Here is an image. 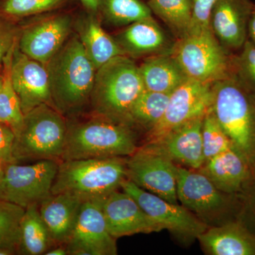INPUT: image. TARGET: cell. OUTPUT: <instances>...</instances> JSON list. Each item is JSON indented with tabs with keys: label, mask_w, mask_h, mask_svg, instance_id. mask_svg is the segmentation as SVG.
Here are the masks:
<instances>
[{
	"label": "cell",
	"mask_w": 255,
	"mask_h": 255,
	"mask_svg": "<svg viewBox=\"0 0 255 255\" xmlns=\"http://www.w3.org/2000/svg\"><path fill=\"white\" fill-rule=\"evenodd\" d=\"M45 66L53 105L60 113L78 112L90 101L97 70L80 38L65 41Z\"/></svg>",
	"instance_id": "6da1fadb"
},
{
	"label": "cell",
	"mask_w": 255,
	"mask_h": 255,
	"mask_svg": "<svg viewBox=\"0 0 255 255\" xmlns=\"http://www.w3.org/2000/svg\"><path fill=\"white\" fill-rule=\"evenodd\" d=\"M139 66L127 55H119L96 71L90 101L94 113L131 127L130 113L145 91Z\"/></svg>",
	"instance_id": "7a4b0ae2"
},
{
	"label": "cell",
	"mask_w": 255,
	"mask_h": 255,
	"mask_svg": "<svg viewBox=\"0 0 255 255\" xmlns=\"http://www.w3.org/2000/svg\"><path fill=\"white\" fill-rule=\"evenodd\" d=\"M211 110L233 147L255 167V96L233 74L212 85Z\"/></svg>",
	"instance_id": "3957f363"
},
{
	"label": "cell",
	"mask_w": 255,
	"mask_h": 255,
	"mask_svg": "<svg viewBox=\"0 0 255 255\" xmlns=\"http://www.w3.org/2000/svg\"><path fill=\"white\" fill-rule=\"evenodd\" d=\"M132 128L100 116L68 124L62 161L127 157L138 149Z\"/></svg>",
	"instance_id": "277c9868"
},
{
	"label": "cell",
	"mask_w": 255,
	"mask_h": 255,
	"mask_svg": "<svg viewBox=\"0 0 255 255\" xmlns=\"http://www.w3.org/2000/svg\"><path fill=\"white\" fill-rule=\"evenodd\" d=\"M127 157L62 161L51 194L68 193L83 201L103 199L128 179Z\"/></svg>",
	"instance_id": "5b68a950"
},
{
	"label": "cell",
	"mask_w": 255,
	"mask_h": 255,
	"mask_svg": "<svg viewBox=\"0 0 255 255\" xmlns=\"http://www.w3.org/2000/svg\"><path fill=\"white\" fill-rule=\"evenodd\" d=\"M68 123L63 114L48 105L38 106L24 114L22 127L16 135V163L26 161L62 162Z\"/></svg>",
	"instance_id": "8992f818"
},
{
	"label": "cell",
	"mask_w": 255,
	"mask_h": 255,
	"mask_svg": "<svg viewBox=\"0 0 255 255\" xmlns=\"http://www.w3.org/2000/svg\"><path fill=\"white\" fill-rule=\"evenodd\" d=\"M171 54L191 80L214 83L233 74V54L221 46L211 28L176 40Z\"/></svg>",
	"instance_id": "52a82bcc"
},
{
	"label": "cell",
	"mask_w": 255,
	"mask_h": 255,
	"mask_svg": "<svg viewBox=\"0 0 255 255\" xmlns=\"http://www.w3.org/2000/svg\"><path fill=\"white\" fill-rule=\"evenodd\" d=\"M60 162L36 161L33 163L4 164L0 199L26 209L38 204L51 194Z\"/></svg>",
	"instance_id": "ba28073f"
},
{
	"label": "cell",
	"mask_w": 255,
	"mask_h": 255,
	"mask_svg": "<svg viewBox=\"0 0 255 255\" xmlns=\"http://www.w3.org/2000/svg\"><path fill=\"white\" fill-rule=\"evenodd\" d=\"M212 85L187 79L174 90L163 117L147 132L145 143L158 140L193 119L204 117L212 103Z\"/></svg>",
	"instance_id": "9c48e42d"
},
{
	"label": "cell",
	"mask_w": 255,
	"mask_h": 255,
	"mask_svg": "<svg viewBox=\"0 0 255 255\" xmlns=\"http://www.w3.org/2000/svg\"><path fill=\"white\" fill-rule=\"evenodd\" d=\"M122 189L163 230H169L182 237L197 238L208 228L202 220L182 205L144 190L129 179L122 183Z\"/></svg>",
	"instance_id": "30bf717a"
},
{
	"label": "cell",
	"mask_w": 255,
	"mask_h": 255,
	"mask_svg": "<svg viewBox=\"0 0 255 255\" xmlns=\"http://www.w3.org/2000/svg\"><path fill=\"white\" fill-rule=\"evenodd\" d=\"M116 240L107 227L101 199L84 201L66 243L68 255H116Z\"/></svg>",
	"instance_id": "8fae6325"
},
{
	"label": "cell",
	"mask_w": 255,
	"mask_h": 255,
	"mask_svg": "<svg viewBox=\"0 0 255 255\" xmlns=\"http://www.w3.org/2000/svg\"><path fill=\"white\" fill-rule=\"evenodd\" d=\"M128 179L139 187L178 204L176 166L172 160L139 147L127 157Z\"/></svg>",
	"instance_id": "7c38bea8"
},
{
	"label": "cell",
	"mask_w": 255,
	"mask_h": 255,
	"mask_svg": "<svg viewBox=\"0 0 255 255\" xmlns=\"http://www.w3.org/2000/svg\"><path fill=\"white\" fill-rule=\"evenodd\" d=\"M11 81L23 114L42 105L54 107L48 70L15 47L11 70Z\"/></svg>",
	"instance_id": "4fadbf2b"
},
{
	"label": "cell",
	"mask_w": 255,
	"mask_h": 255,
	"mask_svg": "<svg viewBox=\"0 0 255 255\" xmlns=\"http://www.w3.org/2000/svg\"><path fill=\"white\" fill-rule=\"evenodd\" d=\"M204 117L193 119L141 147L164 156L175 164L200 169L205 163L202 145Z\"/></svg>",
	"instance_id": "5bb4252c"
},
{
	"label": "cell",
	"mask_w": 255,
	"mask_h": 255,
	"mask_svg": "<svg viewBox=\"0 0 255 255\" xmlns=\"http://www.w3.org/2000/svg\"><path fill=\"white\" fill-rule=\"evenodd\" d=\"M176 178L178 201L196 216H214L227 206L226 194L220 191L200 169L177 164Z\"/></svg>",
	"instance_id": "9a60e30c"
},
{
	"label": "cell",
	"mask_w": 255,
	"mask_h": 255,
	"mask_svg": "<svg viewBox=\"0 0 255 255\" xmlns=\"http://www.w3.org/2000/svg\"><path fill=\"white\" fill-rule=\"evenodd\" d=\"M101 206L109 231L116 239L163 230L125 191H112L101 199Z\"/></svg>",
	"instance_id": "2e32d148"
},
{
	"label": "cell",
	"mask_w": 255,
	"mask_h": 255,
	"mask_svg": "<svg viewBox=\"0 0 255 255\" xmlns=\"http://www.w3.org/2000/svg\"><path fill=\"white\" fill-rule=\"evenodd\" d=\"M71 23L68 14L43 18L23 30L18 48L29 58L46 65L66 41Z\"/></svg>",
	"instance_id": "e0dca14e"
},
{
	"label": "cell",
	"mask_w": 255,
	"mask_h": 255,
	"mask_svg": "<svg viewBox=\"0 0 255 255\" xmlns=\"http://www.w3.org/2000/svg\"><path fill=\"white\" fill-rule=\"evenodd\" d=\"M254 5L252 0H216L210 27L228 53H237L248 41V23Z\"/></svg>",
	"instance_id": "ac0fdd59"
},
{
	"label": "cell",
	"mask_w": 255,
	"mask_h": 255,
	"mask_svg": "<svg viewBox=\"0 0 255 255\" xmlns=\"http://www.w3.org/2000/svg\"><path fill=\"white\" fill-rule=\"evenodd\" d=\"M115 40L130 58L171 53L176 41L152 16L128 25Z\"/></svg>",
	"instance_id": "d6986e66"
},
{
	"label": "cell",
	"mask_w": 255,
	"mask_h": 255,
	"mask_svg": "<svg viewBox=\"0 0 255 255\" xmlns=\"http://www.w3.org/2000/svg\"><path fill=\"white\" fill-rule=\"evenodd\" d=\"M253 169L246 157L232 147L208 160L200 170L220 191L233 194L246 188Z\"/></svg>",
	"instance_id": "ffe728a7"
},
{
	"label": "cell",
	"mask_w": 255,
	"mask_h": 255,
	"mask_svg": "<svg viewBox=\"0 0 255 255\" xmlns=\"http://www.w3.org/2000/svg\"><path fill=\"white\" fill-rule=\"evenodd\" d=\"M83 200L68 193L50 194L38 205L55 246L65 245L71 236Z\"/></svg>",
	"instance_id": "44dd1931"
},
{
	"label": "cell",
	"mask_w": 255,
	"mask_h": 255,
	"mask_svg": "<svg viewBox=\"0 0 255 255\" xmlns=\"http://www.w3.org/2000/svg\"><path fill=\"white\" fill-rule=\"evenodd\" d=\"M197 239L210 255H255V235L240 223L207 228Z\"/></svg>",
	"instance_id": "7402d4cb"
},
{
	"label": "cell",
	"mask_w": 255,
	"mask_h": 255,
	"mask_svg": "<svg viewBox=\"0 0 255 255\" xmlns=\"http://www.w3.org/2000/svg\"><path fill=\"white\" fill-rule=\"evenodd\" d=\"M139 70L147 91L171 94L188 79L171 53L147 57Z\"/></svg>",
	"instance_id": "603a6c76"
},
{
	"label": "cell",
	"mask_w": 255,
	"mask_h": 255,
	"mask_svg": "<svg viewBox=\"0 0 255 255\" xmlns=\"http://www.w3.org/2000/svg\"><path fill=\"white\" fill-rule=\"evenodd\" d=\"M82 23L80 39L96 70L115 57L126 55L117 41L106 33L93 15L87 16Z\"/></svg>",
	"instance_id": "cb8c5ba5"
},
{
	"label": "cell",
	"mask_w": 255,
	"mask_h": 255,
	"mask_svg": "<svg viewBox=\"0 0 255 255\" xmlns=\"http://www.w3.org/2000/svg\"><path fill=\"white\" fill-rule=\"evenodd\" d=\"M19 255H41L55 247L38 204L25 209L19 228Z\"/></svg>",
	"instance_id": "d4e9b609"
},
{
	"label": "cell",
	"mask_w": 255,
	"mask_h": 255,
	"mask_svg": "<svg viewBox=\"0 0 255 255\" xmlns=\"http://www.w3.org/2000/svg\"><path fill=\"white\" fill-rule=\"evenodd\" d=\"M147 6L166 25L175 40L190 33L193 25L192 0H148Z\"/></svg>",
	"instance_id": "484cf974"
},
{
	"label": "cell",
	"mask_w": 255,
	"mask_h": 255,
	"mask_svg": "<svg viewBox=\"0 0 255 255\" xmlns=\"http://www.w3.org/2000/svg\"><path fill=\"white\" fill-rule=\"evenodd\" d=\"M15 43L3 61V82L0 88V122L11 128L15 135L22 127L24 114L11 81V70Z\"/></svg>",
	"instance_id": "4316f807"
},
{
	"label": "cell",
	"mask_w": 255,
	"mask_h": 255,
	"mask_svg": "<svg viewBox=\"0 0 255 255\" xmlns=\"http://www.w3.org/2000/svg\"><path fill=\"white\" fill-rule=\"evenodd\" d=\"M170 94L145 90L132 106L130 113L131 127L138 126L149 131L158 123L168 105Z\"/></svg>",
	"instance_id": "83f0119b"
},
{
	"label": "cell",
	"mask_w": 255,
	"mask_h": 255,
	"mask_svg": "<svg viewBox=\"0 0 255 255\" xmlns=\"http://www.w3.org/2000/svg\"><path fill=\"white\" fill-rule=\"evenodd\" d=\"M100 11L114 26H124L150 17L152 11L141 0H101Z\"/></svg>",
	"instance_id": "f1b7e54d"
},
{
	"label": "cell",
	"mask_w": 255,
	"mask_h": 255,
	"mask_svg": "<svg viewBox=\"0 0 255 255\" xmlns=\"http://www.w3.org/2000/svg\"><path fill=\"white\" fill-rule=\"evenodd\" d=\"M25 209L0 199V249L19 255V228Z\"/></svg>",
	"instance_id": "f546056e"
},
{
	"label": "cell",
	"mask_w": 255,
	"mask_h": 255,
	"mask_svg": "<svg viewBox=\"0 0 255 255\" xmlns=\"http://www.w3.org/2000/svg\"><path fill=\"white\" fill-rule=\"evenodd\" d=\"M202 145L205 162L233 147L211 110L204 116L202 124Z\"/></svg>",
	"instance_id": "4dcf8cb0"
},
{
	"label": "cell",
	"mask_w": 255,
	"mask_h": 255,
	"mask_svg": "<svg viewBox=\"0 0 255 255\" xmlns=\"http://www.w3.org/2000/svg\"><path fill=\"white\" fill-rule=\"evenodd\" d=\"M68 0H0V14L20 18L57 9Z\"/></svg>",
	"instance_id": "1f68e13d"
},
{
	"label": "cell",
	"mask_w": 255,
	"mask_h": 255,
	"mask_svg": "<svg viewBox=\"0 0 255 255\" xmlns=\"http://www.w3.org/2000/svg\"><path fill=\"white\" fill-rule=\"evenodd\" d=\"M233 74L255 96V46L247 41L239 51L232 55Z\"/></svg>",
	"instance_id": "d6a6232c"
},
{
	"label": "cell",
	"mask_w": 255,
	"mask_h": 255,
	"mask_svg": "<svg viewBox=\"0 0 255 255\" xmlns=\"http://www.w3.org/2000/svg\"><path fill=\"white\" fill-rule=\"evenodd\" d=\"M216 1V0H192L193 25L191 32L211 28L210 16Z\"/></svg>",
	"instance_id": "836d02e7"
},
{
	"label": "cell",
	"mask_w": 255,
	"mask_h": 255,
	"mask_svg": "<svg viewBox=\"0 0 255 255\" xmlns=\"http://www.w3.org/2000/svg\"><path fill=\"white\" fill-rule=\"evenodd\" d=\"M14 132L6 124L0 122V162L3 164L16 163L14 157Z\"/></svg>",
	"instance_id": "e575fe53"
},
{
	"label": "cell",
	"mask_w": 255,
	"mask_h": 255,
	"mask_svg": "<svg viewBox=\"0 0 255 255\" xmlns=\"http://www.w3.org/2000/svg\"><path fill=\"white\" fill-rule=\"evenodd\" d=\"M4 16L0 14V69L9 50L16 43V31L11 25L7 24Z\"/></svg>",
	"instance_id": "d590c367"
},
{
	"label": "cell",
	"mask_w": 255,
	"mask_h": 255,
	"mask_svg": "<svg viewBox=\"0 0 255 255\" xmlns=\"http://www.w3.org/2000/svg\"><path fill=\"white\" fill-rule=\"evenodd\" d=\"M80 1L89 12L96 14L100 11L101 0H80Z\"/></svg>",
	"instance_id": "8d00e7d4"
},
{
	"label": "cell",
	"mask_w": 255,
	"mask_h": 255,
	"mask_svg": "<svg viewBox=\"0 0 255 255\" xmlns=\"http://www.w3.org/2000/svg\"><path fill=\"white\" fill-rule=\"evenodd\" d=\"M248 40L255 46V4L248 23Z\"/></svg>",
	"instance_id": "74e56055"
},
{
	"label": "cell",
	"mask_w": 255,
	"mask_h": 255,
	"mask_svg": "<svg viewBox=\"0 0 255 255\" xmlns=\"http://www.w3.org/2000/svg\"><path fill=\"white\" fill-rule=\"evenodd\" d=\"M68 250L65 245H60L52 248L45 253V255H67Z\"/></svg>",
	"instance_id": "f35d334b"
},
{
	"label": "cell",
	"mask_w": 255,
	"mask_h": 255,
	"mask_svg": "<svg viewBox=\"0 0 255 255\" xmlns=\"http://www.w3.org/2000/svg\"><path fill=\"white\" fill-rule=\"evenodd\" d=\"M3 177H4V164L0 162V196H1V187H2Z\"/></svg>",
	"instance_id": "ab89813d"
},
{
	"label": "cell",
	"mask_w": 255,
	"mask_h": 255,
	"mask_svg": "<svg viewBox=\"0 0 255 255\" xmlns=\"http://www.w3.org/2000/svg\"><path fill=\"white\" fill-rule=\"evenodd\" d=\"M3 82V75L2 73H0V88H1V85H2Z\"/></svg>",
	"instance_id": "60d3db41"
},
{
	"label": "cell",
	"mask_w": 255,
	"mask_h": 255,
	"mask_svg": "<svg viewBox=\"0 0 255 255\" xmlns=\"http://www.w3.org/2000/svg\"><path fill=\"white\" fill-rule=\"evenodd\" d=\"M253 206H255V194L254 195V198H253Z\"/></svg>",
	"instance_id": "b9f144b4"
},
{
	"label": "cell",
	"mask_w": 255,
	"mask_h": 255,
	"mask_svg": "<svg viewBox=\"0 0 255 255\" xmlns=\"http://www.w3.org/2000/svg\"><path fill=\"white\" fill-rule=\"evenodd\" d=\"M147 1H148V0H147Z\"/></svg>",
	"instance_id": "7bdbcfd3"
}]
</instances>
